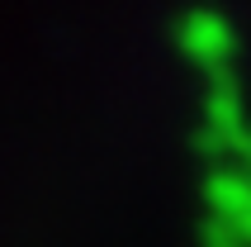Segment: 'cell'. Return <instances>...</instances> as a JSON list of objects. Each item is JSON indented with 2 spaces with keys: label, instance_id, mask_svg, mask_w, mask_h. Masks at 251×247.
I'll return each instance as SVG.
<instances>
[{
  "label": "cell",
  "instance_id": "obj_1",
  "mask_svg": "<svg viewBox=\"0 0 251 247\" xmlns=\"http://www.w3.org/2000/svg\"><path fill=\"white\" fill-rule=\"evenodd\" d=\"M195 152L204 162H232L242 171H251V114L242 81L232 71H213L204 86V119L195 128Z\"/></svg>",
  "mask_w": 251,
  "mask_h": 247
},
{
  "label": "cell",
  "instance_id": "obj_2",
  "mask_svg": "<svg viewBox=\"0 0 251 247\" xmlns=\"http://www.w3.org/2000/svg\"><path fill=\"white\" fill-rule=\"evenodd\" d=\"M171 38H176V53H180L195 71H204V76L232 71L237 48H242L232 19H227L223 10H213V5H190V10L176 19Z\"/></svg>",
  "mask_w": 251,
  "mask_h": 247
},
{
  "label": "cell",
  "instance_id": "obj_3",
  "mask_svg": "<svg viewBox=\"0 0 251 247\" xmlns=\"http://www.w3.org/2000/svg\"><path fill=\"white\" fill-rule=\"evenodd\" d=\"M204 200H209V219L218 228H227L242 247H251V171H242L232 162L209 166Z\"/></svg>",
  "mask_w": 251,
  "mask_h": 247
},
{
  "label": "cell",
  "instance_id": "obj_4",
  "mask_svg": "<svg viewBox=\"0 0 251 247\" xmlns=\"http://www.w3.org/2000/svg\"><path fill=\"white\" fill-rule=\"evenodd\" d=\"M199 247H242V243L227 233V228H218L213 219H204V228H199Z\"/></svg>",
  "mask_w": 251,
  "mask_h": 247
}]
</instances>
